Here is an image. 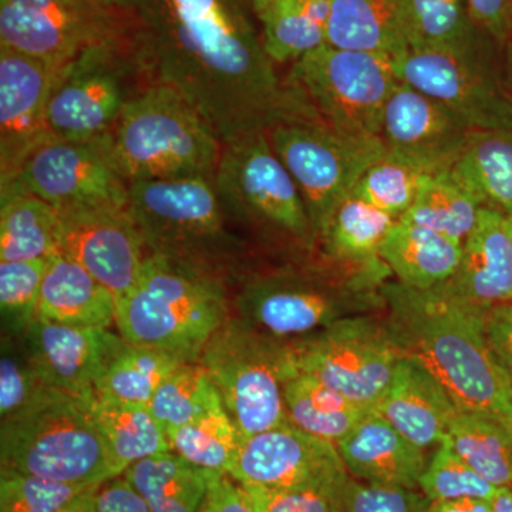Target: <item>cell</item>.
Returning <instances> with one entry per match:
<instances>
[{"label": "cell", "instance_id": "6da1fadb", "mask_svg": "<svg viewBox=\"0 0 512 512\" xmlns=\"http://www.w3.org/2000/svg\"><path fill=\"white\" fill-rule=\"evenodd\" d=\"M154 83L190 101L222 143L315 114L266 55L251 0H114Z\"/></svg>", "mask_w": 512, "mask_h": 512}, {"label": "cell", "instance_id": "7a4b0ae2", "mask_svg": "<svg viewBox=\"0 0 512 512\" xmlns=\"http://www.w3.org/2000/svg\"><path fill=\"white\" fill-rule=\"evenodd\" d=\"M383 319L402 356L416 360L450 394L458 412L512 423V384L485 333L488 311L457 298L446 285H383Z\"/></svg>", "mask_w": 512, "mask_h": 512}, {"label": "cell", "instance_id": "3957f363", "mask_svg": "<svg viewBox=\"0 0 512 512\" xmlns=\"http://www.w3.org/2000/svg\"><path fill=\"white\" fill-rule=\"evenodd\" d=\"M386 264L356 265L322 256L251 276L238 293L237 316L269 338L291 342L386 308Z\"/></svg>", "mask_w": 512, "mask_h": 512}, {"label": "cell", "instance_id": "277c9868", "mask_svg": "<svg viewBox=\"0 0 512 512\" xmlns=\"http://www.w3.org/2000/svg\"><path fill=\"white\" fill-rule=\"evenodd\" d=\"M231 318L224 275L147 254L137 284L117 299L116 328L128 343L198 360Z\"/></svg>", "mask_w": 512, "mask_h": 512}, {"label": "cell", "instance_id": "5b68a950", "mask_svg": "<svg viewBox=\"0 0 512 512\" xmlns=\"http://www.w3.org/2000/svg\"><path fill=\"white\" fill-rule=\"evenodd\" d=\"M101 144L127 184L214 178L222 154L221 138L200 111L163 83L128 101Z\"/></svg>", "mask_w": 512, "mask_h": 512}, {"label": "cell", "instance_id": "8992f818", "mask_svg": "<svg viewBox=\"0 0 512 512\" xmlns=\"http://www.w3.org/2000/svg\"><path fill=\"white\" fill-rule=\"evenodd\" d=\"M0 468L79 485L117 477L86 397L52 387L0 420Z\"/></svg>", "mask_w": 512, "mask_h": 512}, {"label": "cell", "instance_id": "52a82bcc", "mask_svg": "<svg viewBox=\"0 0 512 512\" xmlns=\"http://www.w3.org/2000/svg\"><path fill=\"white\" fill-rule=\"evenodd\" d=\"M127 211L147 254L191 262L221 275L238 254L214 178L128 184Z\"/></svg>", "mask_w": 512, "mask_h": 512}, {"label": "cell", "instance_id": "ba28073f", "mask_svg": "<svg viewBox=\"0 0 512 512\" xmlns=\"http://www.w3.org/2000/svg\"><path fill=\"white\" fill-rule=\"evenodd\" d=\"M198 362L220 393L242 440L291 423L284 386L298 370L288 342L229 318L208 340Z\"/></svg>", "mask_w": 512, "mask_h": 512}, {"label": "cell", "instance_id": "9c48e42d", "mask_svg": "<svg viewBox=\"0 0 512 512\" xmlns=\"http://www.w3.org/2000/svg\"><path fill=\"white\" fill-rule=\"evenodd\" d=\"M265 133L301 192L318 241L363 173L386 156L379 137L342 133L315 114L288 117Z\"/></svg>", "mask_w": 512, "mask_h": 512}, {"label": "cell", "instance_id": "30bf717a", "mask_svg": "<svg viewBox=\"0 0 512 512\" xmlns=\"http://www.w3.org/2000/svg\"><path fill=\"white\" fill-rule=\"evenodd\" d=\"M215 190L225 214L313 251L319 244L305 202L265 131L222 143Z\"/></svg>", "mask_w": 512, "mask_h": 512}, {"label": "cell", "instance_id": "8fae6325", "mask_svg": "<svg viewBox=\"0 0 512 512\" xmlns=\"http://www.w3.org/2000/svg\"><path fill=\"white\" fill-rule=\"evenodd\" d=\"M137 72L147 70L127 18L123 32L84 50L57 74L47 107L53 137L67 141L106 137L128 101L141 93H131L128 86V77Z\"/></svg>", "mask_w": 512, "mask_h": 512}, {"label": "cell", "instance_id": "7c38bea8", "mask_svg": "<svg viewBox=\"0 0 512 512\" xmlns=\"http://www.w3.org/2000/svg\"><path fill=\"white\" fill-rule=\"evenodd\" d=\"M286 82L328 126L353 136L379 137L384 106L399 77L393 57L326 43L292 63Z\"/></svg>", "mask_w": 512, "mask_h": 512}, {"label": "cell", "instance_id": "4fadbf2b", "mask_svg": "<svg viewBox=\"0 0 512 512\" xmlns=\"http://www.w3.org/2000/svg\"><path fill=\"white\" fill-rule=\"evenodd\" d=\"M399 80L436 100L471 130L512 127L504 49L493 39L467 50L409 49L396 59Z\"/></svg>", "mask_w": 512, "mask_h": 512}, {"label": "cell", "instance_id": "5bb4252c", "mask_svg": "<svg viewBox=\"0 0 512 512\" xmlns=\"http://www.w3.org/2000/svg\"><path fill=\"white\" fill-rule=\"evenodd\" d=\"M296 370L375 409L402 352L377 315L342 320L288 342Z\"/></svg>", "mask_w": 512, "mask_h": 512}, {"label": "cell", "instance_id": "9a60e30c", "mask_svg": "<svg viewBox=\"0 0 512 512\" xmlns=\"http://www.w3.org/2000/svg\"><path fill=\"white\" fill-rule=\"evenodd\" d=\"M0 192V200L33 195L59 212L128 207V184L111 163L101 140L55 138L43 144Z\"/></svg>", "mask_w": 512, "mask_h": 512}, {"label": "cell", "instance_id": "2e32d148", "mask_svg": "<svg viewBox=\"0 0 512 512\" xmlns=\"http://www.w3.org/2000/svg\"><path fill=\"white\" fill-rule=\"evenodd\" d=\"M229 476L239 484L316 491L342 500L350 474L336 444L286 423L242 440Z\"/></svg>", "mask_w": 512, "mask_h": 512}, {"label": "cell", "instance_id": "e0dca14e", "mask_svg": "<svg viewBox=\"0 0 512 512\" xmlns=\"http://www.w3.org/2000/svg\"><path fill=\"white\" fill-rule=\"evenodd\" d=\"M471 131L456 114L399 80L384 106L379 138L386 156L434 175L453 170Z\"/></svg>", "mask_w": 512, "mask_h": 512}, {"label": "cell", "instance_id": "ac0fdd59", "mask_svg": "<svg viewBox=\"0 0 512 512\" xmlns=\"http://www.w3.org/2000/svg\"><path fill=\"white\" fill-rule=\"evenodd\" d=\"M60 70L0 46V188L37 148L55 140L47 107Z\"/></svg>", "mask_w": 512, "mask_h": 512}, {"label": "cell", "instance_id": "d6986e66", "mask_svg": "<svg viewBox=\"0 0 512 512\" xmlns=\"http://www.w3.org/2000/svg\"><path fill=\"white\" fill-rule=\"evenodd\" d=\"M60 252L90 272L116 299L140 276L147 251L127 210L60 212Z\"/></svg>", "mask_w": 512, "mask_h": 512}, {"label": "cell", "instance_id": "ffe728a7", "mask_svg": "<svg viewBox=\"0 0 512 512\" xmlns=\"http://www.w3.org/2000/svg\"><path fill=\"white\" fill-rule=\"evenodd\" d=\"M20 339L47 387L79 397L94 393L111 359L126 343L110 329L43 319H36Z\"/></svg>", "mask_w": 512, "mask_h": 512}, {"label": "cell", "instance_id": "44dd1931", "mask_svg": "<svg viewBox=\"0 0 512 512\" xmlns=\"http://www.w3.org/2000/svg\"><path fill=\"white\" fill-rule=\"evenodd\" d=\"M18 6L36 45L53 56L76 57L127 26L124 10L111 0H0Z\"/></svg>", "mask_w": 512, "mask_h": 512}, {"label": "cell", "instance_id": "7402d4cb", "mask_svg": "<svg viewBox=\"0 0 512 512\" xmlns=\"http://www.w3.org/2000/svg\"><path fill=\"white\" fill-rule=\"evenodd\" d=\"M380 416L417 447L439 446L458 409L443 384L426 367L402 356L386 392L376 403Z\"/></svg>", "mask_w": 512, "mask_h": 512}, {"label": "cell", "instance_id": "603a6c76", "mask_svg": "<svg viewBox=\"0 0 512 512\" xmlns=\"http://www.w3.org/2000/svg\"><path fill=\"white\" fill-rule=\"evenodd\" d=\"M457 298L490 311L512 302V242L507 217L481 208L464 239L456 274L444 284Z\"/></svg>", "mask_w": 512, "mask_h": 512}, {"label": "cell", "instance_id": "cb8c5ba5", "mask_svg": "<svg viewBox=\"0 0 512 512\" xmlns=\"http://www.w3.org/2000/svg\"><path fill=\"white\" fill-rule=\"evenodd\" d=\"M336 447L346 470L356 480L419 490L427 466L423 448L407 440L375 409Z\"/></svg>", "mask_w": 512, "mask_h": 512}, {"label": "cell", "instance_id": "d4e9b609", "mask_svg": "<svg viewBox=\"0 0 512 512\" xmlns=\"http://www.w3.org/2000/svg\"><path fill=\"white\" fill-rule=\"evenodd\" d=\"M116 318L117 299L106 286L62 252L49 259L37 319L110 329Z\"/></svg>", "mask_w": 512, "mask_h": 512}, {"label": "cell", "instance_id": "484cf974", "mask_svg": "<svg viewBox=\"0 0 512 512\" xmlns=\"http://www.w3.org/2000/svg\"><path fill=\"white\" fill-rule=\"evenodd\" d=\"M463 242L413 222L397 220L380 248V259L397 282L426 289L446 284L456 274Z\"/></svg>", "mask_w": 512, "mask_h": 512}, {"label": "cell", "instance_id": "4316f807", "mask_svg": "<svg viewBox=\"0 0 512 512\" xmlns=\"http://www.w3.org/2000/svg\"><path fill=\"white\" fill-rule=\"evenodd\" d=\"M326 43L397 59L409 50L400 0H332Z\"/></svg>", "mask_w": 512, "mask_h": 512}, {"label": "cell", "instance_id": "83f0119b", "mask_svg": "<svg viewBox=\"0 0 512 512\" xmlns=\"http://www.w3.org/2000/svg\"><path fill=\"white\" fill-rule=\"evenodd\" d=\"M86 400L117 477L144 458L173 451L167 431L147 404L117 402L96 393Z\"/></svg>", "mask_w": 512, "mask_h": 512}, {"label": "cell", "instance_id": "f1b7e54d", "mask_svg": "<svg viewBox=\"0 0 512 512\" xmlns=\"http://www.w3.org/2000/svg\"><path fill=\"white\" fill-rule=\"evenodd\" d=\"M266 55L275 64L295 63L326 45L330 3L315 0H251Z\"/></svg>", "mask_w": 512, "mask_h": 512}, {"label": "cell", "instance_id": "f546056e", "mask_svg": "<svg viewBox=\"0 0 512 512\" xmlns=\"http://www.w3.org/2000/svg\"><path fill=\"white\" fill-rule=\"evenodd\" d=\"M451 173L481 207L512 215V127L473 130Z\"/></svg>", "mask_w": 512, "mask_h": 512}, {"label": "cell", "instance_id": "4dcf8cb0", "mask_svg": "<svg viewBox=\"0 0 512 512\" xmlns=\"http://www.w3.org/2000/svg\"><path fill=\"white\" fill-rule=\"evenodd\" d=\"M121 476L136 488L151 512H198L214 471L167 451L138 461Z\"/></svg>", "mask_w": 512, "mask_h": 512}, {"label": "cell", "instance_id": "1f68e13d", "mask_svg": "<svg viewBox=\"0 0 512 512\" xmlns=\"http://www.w3.org/2000/svg\"><path fill=\"white\" fill-rule=\"evenodd\" d=\"M284 399L292 424L333 444H338L372 410L301 372L286 380Z\"/></svg>", "mask_w": 512, "mask_h": 512}, {"label": "cell", "instance_id": "d6a6232c", "mask_svg": "<svg viewBox=\"0 0 512 512\" xmlns=\"http://www.w3.org/2000/svg\"><path fill=\"white\" fill-rule=\"evenodd\" d=\"M485 480L512 488V423L490 414L457 412L446 439Z\"/></svg>", "mask_w": 512, "mask_h": 512}, {"label": "cell", "instance_id": "836d02e7", "mask_svg": "<svg viewBox=\"0 0 512 512\" xmlns=\"http://www.w3.org/2000/svg\"><path fill=\"white\" fill-rule=\"evenodd\" d=\"M60 212L33 195L3 198L0 261H39L60 252Z\"/></svg>", "mask_w": 512, "mask_h": 512}, {"label": "cell", "instance_id": "e575fe53", "mask_svg": "<svg viewBox=\"0 0 512 512\" xmlns=\"http://www.w3.org/2000/svg\"><path fill=\"white\" fill-rule=\"evenodd\" d=\"M396 218L349 195L319 238L323 254L356 265H382L380 248Z\"/></svg>", "mask_w": 512, "mask_h": 512}, {"label": "cell", "instance_id": "d590c367", "mask_svg": "<svg viewBox=\"0 0 512 512\" xmlns=\"http://www.w3.org/2000/svg\"><path fill=\"white\" fill-rule=\"evenodd\" d=\"M409 49L467 50L491 39L474 23L467 0H400Z\"/></svg>", "mask_w": 512, "mask_h": 512}, {"label": "cell", "instance_id": "8d00e7d4", "mask_svg": "<svg viewBox=\"0 0 512 512\" xmlns=\"http://www.w3.org/2000/svg\"><path fill=\"white\" fill-rule=\"evenodd\" d=\"M191 362L173 352L124 343L104 370L94 393L117 402L147 404L178 366Z\"/></svg>", "mask_w": 512, "mask_h": 512}, {"label": "cell", "instance_id": "74e56055", "mask_svg": "<svg viewBox=\"0 0 512 512\" xmlns=\"http://www.w3.org/2000/svg\"><path fill=\"white\" fill-rule=\"evenodd\" d=\"M481 204L451 171L426 175L416 201L399 220L413 222L464 242L477 224Z\"/></svg>", "mask_w": 512, "mask_h": 512}, {"label": "cell", "instance_id": "f35d334b", "mask_svg": "<svg viewBox=\"0 0 512 512\" xmlns=\"http://www.w3.org/2000/svg\"><path fill=\"white\" fill-rule=\"evenodd\" d=\"M167 434L178 456L194 466L222 474H231L242 443L221 397L190 423Z\"/></svg>", "mask_w": 512, "mask_h": 512}, {"label": "cell", "instance_id": "ab89813d", "mask_svg": "<svg viewBox=\"0 0 512 512\" xmlns=\"http://www.w3.org/2000/svg\"><path fill=\"white\" fill-rule=\"evenodd\" d=\"M220 397L201 363L191 360L161 383L148 407L168 433L190 423Z\"/></svg>", "mask_w": 512, "mask_h": 512}, {"label": "cell", "instance_id": "60d3db41", "mask_svg": "<svg viewBox=\"0 0 512 512\" xmlns=\"http://www.w3.org/2000/svg\"><path fill=\"white\" fill-rule=\"evenodd\" d=\"M49 259L0 261V315L3 335L22 338L37 319Z\"/></svg>", "mask_w": 512, "mask_h": 512}, {"label": "cell", "instance_id": "b9f144b4", "mask_svg": "<svg viewBox=\"0 0 512 512\" xmlns=\"http://www.w3.org/2000/svg\"><path fill=\"white\" fill-rule=\"evenodd\" d=\"M424 177L416 168L384 156L367 168L350 195L399 220L412 208Z\"/></svg>", "mask_w": 512, "mask_h": 512}, {"label": "cell", "instance_id": "7bdbcfd3", "mask_svg": "<svg viewBox=\"0 0 512 512\" xmlns=\"http://www.w3.org/2000/svg\"><path fill=\"white\" fill-rule=\"evenodd\" d=\"M419 490L431 503L458 498L493 501L501 488L495 487L468 466L447 441H441L421 474Z\"/></svg>", "mask_w": 512, "mask_h": 512}, {"label": "cell", "instance_id": "ee69618b", "mask_svg": "<svg viewBox=\"0 0 512 512\" xmlns=\"http://www.w3.org/2000/svg\"><path fill=\"white\" fill-rule=\"evenodd\" d=\"M90 487L0 468V512H59Z\"/></svg>", "mask_w": 512, "mask_h": 512}, {"label": "cell", "instance_id": "f6af8a7d", "mask_svg": "<svg viewBox=\"0 0 512 512\" xmlns=\"http://www.w3.org/2000/svg\"><path fill=\"white\" fill-rule=\"evenodd\" d=\"M46 387L22 339L3 336L0 355V420L19 412Z\"/></svg>", "mask_w": 512, "mask_h": 512}, {"label": "cell", "instance_id": "bcb514c9", "mask_svg": "<svg viewBox=\"0 0 512 512\" xmlns=\"http://www.w3.org/2000/svg\"><path fill=\"white\" fill-rule=\"evenodd\" d=\"M429 504L420 490L366 483L352 476L342 491L345 512H426Z\"/></svg>", "mask_w": 512, "mask_h": 512}, {"label": "cell", "instance_id": "7dc6e473", "mask_svg": "<svg viewBox=\"0 0 512 512\" xmlns=\"http://www.w3.org/2000/svg\"><path fill=\"white\" fill-rule=\"evenodd\" d=\"M255 512H345L342 500L306 490H276L241 484Z\"/></svg>", "mask_w": 512, "mask_h": 512}, {"label": "cell", "instance_id": "c3c4849f", "mask_svg": "<svg viewBox=\"0 0 512 512\" xmlns=\"http://www.w3.org/2000/svg\"><path fill=\"white\" fill-rule=\"evenodd\" d=\"M471 18L481 32L505 47L512 36V0H467Z\"/></svg>", "mask_w": 512, "mask_h": 512}, {"label": "cell", "instance_id": "681fc988", "mask_svg": "<svg viewBox=\"0 0 512 512\" xmlns=\"http://www.w3.org/2000/svg\"><path fill=\"white\" fill-rule=\"evenodd\" d=\"M198 512H255L247 493L229 474L214 473Z\"/></svg>", "mask_w": 512, "mask_h": 512}, {"label": "cell", "instance_id": "f907efd6", "mask_svg": "<svg viewBox=\"0 0 512 512\" xmlns=\"http://www.w3.org/2000/svg\"><path fill=\"white\" fill-rule=\"evenodd\" d=\"M488 345L512 384V302L494 306L485 318Z\"/></svg>", "mask_w": 512, "mask_h": 512}, {"label": "cell", "instance_id": "816d5d0a", "mask_svg": "<svg viewBox=\"0 0 512 512\" xmlns=\"http://www.w3.org/2000/svg\"><path fill=\"white\" fill-rule=\"evenodd\" d=\"M96 503L97 512H151L143 497L123 476L101 484Z\"/></svg>", "mask_w": 512, "mask_h": 512}, {"label": "cell", "instance_id": "f5cc1de1", "mask_svg": "<svg viewBox=\"0 0 512 512\" xmlns=\"http://www.w3.org/2000/svg\"><path fill=\"white\" fill-rule=\"evenodd\" d=\"M426 512H493V501L481 498L431 501Z\"/></svg>", "mask_w": 512, "mask_h": 512}, {"label": "cell", "instance_id": "db71d44e", "mask_svg": "<svg viewBox=\"0 0 512 512\" xmlns=\"http://www.w3.org/2000/svg\"><path fill=\"white\" fill-rule=\"evenodd\" d=\"M99 487L100 485H96V487L87 488V490H84L83 493L73 498V500L59 512H97L96 497Z\"/></svg>", "mask_w": 512, "mask_h": 512}, {"label": "cell", "instance_id": "11a10c76", "mask_svg": "<svg viewBox=\"0 0 512 512\" xmlns=\"http://www.w3.org/2000/svg\"><path fill=\"white\" fill-rule=\"evenodd\" d=\"M493 512H512V488H501L493 500Z\"/></svg>", "mask_w": 512, "mask_h": 512}, {"label": "cell", "instance_id": "9f6ffc18", "mask_svg": "<svg viewBox=\"0 0 512 512\" xmlns=\"http://www.w3.org/2000/svg\"><path fill=\"white\" fill-rule=\"evenodd\" d=\"M504 72L508 89L512 93V37L504 47Z\"/></svg>", "mask_w": 512, "mask_h": 512}, {"label": "cell", "instance_id": "6f0895ef", "mask_svg": "<svg viewBox=\"0 0 512 512\" xmlns=\"http://www.w3.org/2000/svg\"><path fill=\"white\" fill-rule=\"evenodd\" d=\"M507 229H508V234H510V239L512 242V215H511V217H507Z\"/></svg>", "mask_w": 512, "mask_h": 512}, {"label": "cell", "instance_id": "680465c9", "mask_svg": "<svg viewBox=\"0 0 512 512\" xmlns=\"http://www.w3.org/2000/svg\"><path fill=\"white\" fill-rule=\"evenodd\" d=\"M512 37V36H511Z\"/></svg>", "mask_w": 512, "mask_h": 512}]
</instances>
